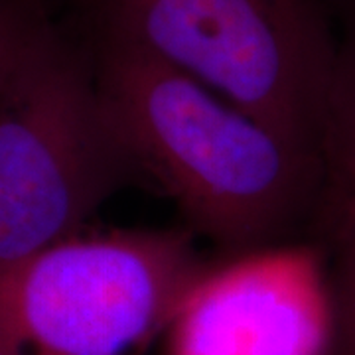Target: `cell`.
I'll use <instances>...</instances> for the list:
<instances>
[{"instance_id": "cell-1", "label": "cell", "mask_w": 355, "mask_h": 355, "mask_svg": "<svg viewBox=\"0 0 355 355\" xmlns=\"http://www.w3.org/2000/svg\"><path fill=\"white\" fill-rule=\"evenodd\" d=\"M95 71L135 168L227 251L272 249L316 219L322 153L103 24Z\"/></svg>"}, {"instance_id": "cell-2", "label": "cell", "mask_w": 355, "mask_h": 355, "mask_svg": "<svg viewBox=\"0 0 355 355\" xmlns=\"http://www.w3.org/2000/svg\"><path fill=\"white\" fill-rule=\"evenodd\" d=\"M132 170L93 50L48 22L0 85V275L79 235Z\"/></svg>"}, {"instance_id": "cell-3", "label": "cell", "mask_w": 355, "mask_h": 355, "mask_svg": "<svg viewBox=\"0 0 355 355\" xmlns=\"http://www.w3.org/2000/svg\"><path fill=\"white\" fill-rule=\"evenodd\" d=\"M105 26L322 153L338 53L330 0H111Z\"/></svg>"}, {"instance_id": "cell-4", "label": "cell", "mask_w": 355, "mask_h": 355, "mask_svg": "<svg viewBox=\"0 0 355 355\" xmlns=\"http://www.w3.org/2000/svg\"><path fill=\"white\" fill-rule=\"evenodd\" d=\"M209 270L180 233L76 235L0 275V331L32 355H130Z\"/></svg>"}, {"instance_id": "cell-5", "label": "cell", "mask_w": 355, "mask_h": 355, "mask_svg": "<svg viewBox=\"0 0 355 355\" xmlns=\"http://www.w3.org/2000/svg\"><path fill=\"white\" fill-rule=\"evenodd\" d=\"M268 251L207 272L168 328V355H331L328 277L308 254Z\"/></svg>"}, {"instance_id": "cell-6", "label": "cell", "mask_w": 355, "mask_h": 355, "mask_svg": "<svg viewBox=\"0 0 355 355\" xmlns=\"http://www.w3.org/2000/svg\"><path fill=\"white\" fill-rule=\"evenodd\" d=\"M324 186L316 219L334 239L355 221V0L342 6V30L322 135Z\"/></svg>"}, {"instance_id": "cell-7", "label": "cell", "mask_w": 355, "mask_h": 355, "mask_svg": "<svg viewBox=\"0 0 355 355\" xmlns=\"http://www.w3.org/2000/svg\"><path fill=\"white\" fill-rule=\"evenodd\" d=\"M334 265L328 275L334 316L331 355H355V221L334 239Z\"/></svg>"}, {"instance_id": "cell-8", "label": "cell", "mask_w": 355, "mask_h": 355, "mask_svg": "<svg viewBox=\"0 0 355 355\" xmlns=\"http://www.w3.org/2000/svg\"><path fill=\"white\" fill-rule=\"evenodd\" d=\"M48 22L42 0H0V85Z\"/></svg>"}, {"instance_id": "cell-9", "label": "cell", "mask_w": 355, "mask_h": 355, "mask_svg": "<svg viewBox=\"0 0 355 355\" xmlns=\"http://www.w3.org/2000/svg\"><path fill=\"white\" fill-rule=\"evenodd\" d=\"M0 355H32L26 352L24 347H20L18 343L12 342L4 331H0Z\"/></svg>"}]
</instances>
